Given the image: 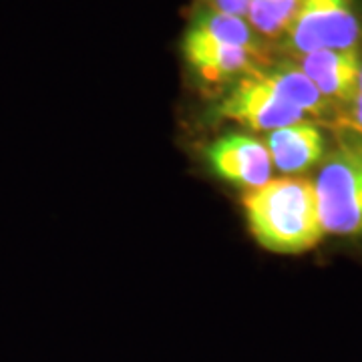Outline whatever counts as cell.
I'll list each match as a JSON object with an SVG mask.
<instances>
[{
  "mask_svg": "<svg viewBox=\"0 0 362 362\" xmlns=\"http://www.w3.org/2000/svg\"><path fill=\"white\" fill-rule=\"evenodd\" d=\"M350 123L352 127L362 133V69H361V81H358V93L356 99L350 103Z\"/></svg>",
  "mask_w": 362,
  "mask_h": 362,
  "instance_id": "7c38bea8",
  "label": "cell"
},
{
  "mask_svg": "<svg viewBox=\"0 0 362 362\" xmlns=\"http://www.w3.org/2000/svg\"><path fill=\"white\" fill-rule=\"evenodd\" d=\"M220 115L254 131H276L306 121V113L284 97H280L268 83L252 73L244 77L220 105Z\"/></svg>",
  "mask_w": 362,
  "mask_h": 362,
  "instance_id": "277c9868",
  "label": "cell"
},
{
  "mask_svg": "<svg viewBox=\"0 0 362 362\" xmlns=\"http://www.w3.org/2000/svg\"><path fill=\"white\" fill-rule=\"evenodd\" d=\"M183 54L187 63L199 73V77L211 83L244 73L252 69L254 63V49L223 42L197 25L192 26L185 35Z\"/></svg>",
  "mask_w": 362,
  "mask_h": 362,
  "instance_id": "52a82bcc",
  "label": "cell"
},
{
  "mask_svg": "<svg viewBox=\"0 0 362 362\" xmlns=\"http://www.w3.org/2000/svg\"><path fill=\"white\" fill-rule=\"evenodd\" d=\"M326 233H362V139L342 141L314 181Z\"/></svg>",
  "mask_w": 362,
  "mask_h": 362,
  "instance_id": "7a4b0ae2",
  "label": "cell"
},
{
  "mask_svg": "<svg viewBox=\"0 0 362 362\" xmlns=\"http://www.w3.org/2000/svg\"><path fill=\"white\" fill-rule=\"evenodd\" d=\"M244 209L256 242L276 254H302L326 235L316 187L302 177L270 180L247 192Z\"/></svg>",
  "mask_w": 362,
  "mask_h": 362,
  "instance_id": "6da1fadb",
  "label": "cell"
},
{
  "mask_svg": "<svg viewBox=\"0 0 362 362\" xmlns=\"http://www.w3.org/2000/svg\"><path fill=\"white\" fill-rule=\"evenodd\" d=\"M216 13L233 14V16H246L252 0H209Z\"/></svg>",
  "mask_w": 362,
  "mask_h": 362,
  "instance_id": "8fae6325",
  "label": "cell"
},
{
  "mask_svg": "<svg viewBox=\"0 0 362 362\" xmlns=\"http://www.w3.org/2000/svg\"><path fill=\"white\" fill-rule=\"evenodd\" d=\"M298 69L310 78L326 101L337 99V101L352 103L356 99L362 69L356 49H346V51L324 49V51L302 54Z\"/></svg>",
  "mask_w": 362,
  "mask_h": 362,
  "instance_id": "8992f818",
  "label": "cell"
},
{
  "mask_svg": "<svg viewBox=\"0 0 362 362\" xmlns=\"http://www.w3.org/2000/svg\"><path fill=\"white\" fill-rule=\"evenodd\" d=\"M256 75L264 83H268L280 97H284L288 103L302 109L306 115H322L324 113L326 99L298 66H278L272 71H258Z\"/></svg>",
  "mask_w": 362,
  "mask_h": 362,
  "instance_id": "9c48e42d",
  "label": "cell"
},
{
  "mask_svg": "<svg viewBox=\"0 0 362 362\" xmlns=\"http://www.w3.org/2000/svg\"><path fill=\"white\" fill-rule=\"evenodd\" d=\"M272 165L282 173H298L312 168L324 157L322 131L310 121H302L284 129L272 131L266 143Z\"/></svg>",
  "mask_w": 362,
  "mask_h": 362,
  "instance_id": "ba28073f",
  "label": "cell"
},
{
  "mask_svg": "<svg viewBox=\"0 0 362 362\" xmlns=\"http://www.w3.org/2000/svg\"><path fill=\"white\" fill-rule=\"evenodd\" d=\"M302 0H252L247 8V23L266 37L288 33L296 18Z\"/></svg>",
  "mask_w": 362,
  "mask_h": 362,
  "instance_id": "30bf717a",
  "label": "cell"
},
{
  "mask_svg": "<svg viewBox=\"0 0 362 362\" xmlns=\"http://www.w3.org/2000/svg\"><path fill=\"white\" fill-rule=\"evenodd\" d=\"M211 169L223 180L252 187L272 180V157L268 147L247 135H230L207 149Z\"/></svg>",
  "mask_w": 362,
  "mask_h": 362,
  "instance_id": "5b68a950",
  "label": "cell"
},
{
  "mask_svg": "<svg viewBox=\"0 0 362 362\" xmlns=\"http://www.w3.org/2000/svg\"><path fill=\"white\" fill-rule=\"evenodd\" d=\"M361 33V21L350 0H302L288 39L294 51L308 54L324 49H356Z\"/></svg>",
  "mask_w": 362,
  "mask_h": 362,
  "instance_id": "3957f363",
  "label": "cell"
}]
</instances>
